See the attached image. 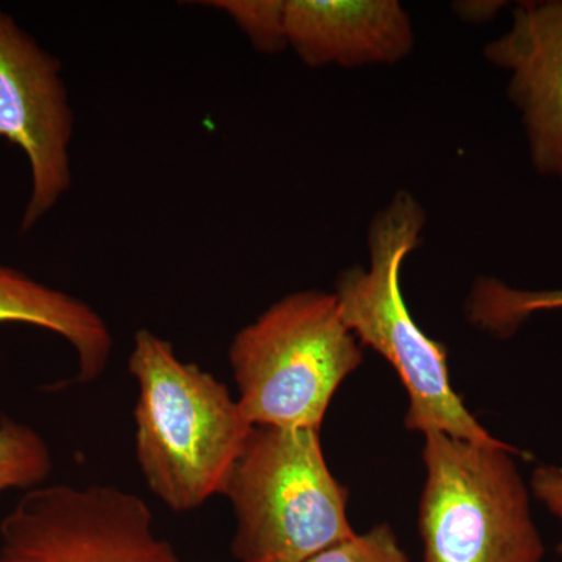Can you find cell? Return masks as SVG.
Returning a JSON list of instances; mask_svg holds the SVG:
<instances>
[{
  "label": "cell",
  "instance_id": "obj_16",
  "mask_svg": "<svg viewBox=\"0 0 562 562\" xmlns=\"http://www.w3.org/2000/svg\"><path fill=\"white\" fill-rule=\"evenodd\" d=\"M506 5L508 2H502V0H471V2H454L452 10L461 21L484 24L494 20Z\"/></svg>",
  "mask_w": 562,
  "mask_h": 562
},
{
  "label": "cell",
  "instance_id": "obj_3",
  "mask_svg": "<svg viewBox=\"0 0 562 562\" xmlns=\"http://www.w3.org/2000/svg\"><path fill=\"white\" fill-rule=\"evenodd\" d=\"M238 403L254 427L321 430L333 395L362 362L333 292L284 295L228 350Z\"/></svg>",
  "mask_w": 562,
  "mask_h": 562
},
{
  "label": "cell",
  "instance_id": "obj_6",
  "mask_svg": "<svg viewBox=\"0 0 562 562\" xmlns=\"http://www.w3.org/2000/svg\"><path fill=\"white\" fill-rule=\"evenodd\" d=\"M154 513L110 484L33 487L0 522V562H181Z\"/></svg>",
  "mask_w": 562,
  "mask_h": 562
},
{
  "label": "cell",
  "instance_id": "obj_8",
  "mask_svg": "<svg viewBox=\"0 0 562 562\" xmlns=\"http://www.w3.org/2000/svg\"><path fill=\"white\" fill-rule=\"evenodd\" d=\"M509 74L508 98L522 117L535 171L562 181V0H524L513 24L483 49Z\"/></svg>",
  "mask_w": 562,
  "mask_h": 562
},
{
  "label": "cell",
  "instance_id": "obj_9",
  "mask_svg": "<svg viewBox=\"0 0 562 562\" xmlns=\"http://www.w3.org/2000/svg\"><path fill=\"white\" fill-rule=\"evenodd\" d=\"M288 47L312 69L397 65L416 46L397 0H286Z\"/></svg>",
  "mask_w": 562,
  "mask_h": 562
},
{
  "label": "cell",
  "instance_id": "obj_2",
  "mask_svg": "<svg viewBox=\"0 0 562 562\" xmlns=\"http://www.w3.org/2000/svg\"><path fill=\"white\" fill-rule=\"evenodd\" d=\"M427 211L409 191H397L376 211L368 231L369 266L344 269L335 281L339 313L361 346L382 355L408 392L405 424L473 442L497 439L469 413L450 383L447 349L414 321L403 299L401 273L420 243Z\"/></svg>",
  "mask_w": 562,
  "mask_h": 562
},
{
  "label": "cell",
  "instance_id": "obj_13",
  "mask_svg": "<svg viewBox=\"0 0 562 562\" xmlns=\"http://www.w3.org/2000/svg\"><path fill=\"white\" fill-rule=\"evenodd\" d=\"M306 562H409L392 528L376 525L371 530L336 543Z\"/></svg>",
  "mask_w": 562,
  "mask_h": 562
},
{
  "label": "cell",
  "instance_id": "obj_12",
  "mask_svg": "<svg viewBox=\"0 0 562 562\" xmlns=\"http://www.w3.org/2000/svg\"><path fill=\"white\" fill-rule=\"evenodd\" d=\"M202 5L227 14L258 52L288 49L286 0H211Z\"/></svg>",
  "mask_w": 562,
  "mask_h": 562
},
{
  "label": "cell",
  "instance_id": "obj_4",
  "mask_svg": "<svg viewBox=\"0 0 562 562\" xmlns=\"http://www.w3.org/2000/svg\"><path fill=\"white\" fill-rule=\"evenodd\" d=\"M222 495L239 562H306L355 535L316 430L254 427Z\"/></svg>",
  "mask_w": 562,
  "mask_h": 562
},
{
  "label": "cell",
  "instance_id": "obj_15",
  "mask_svg": "<svg viewBox=\"0 0 562 562\" xmlns=\"http://www.w3.org/2000/svg\"><path fill=\"white\" fill-rule=\"evenodd\" d=\"M531 490L558 517L562 520V468L558 465H542L532 473ZM558 552L562 554V541L558 546Z\"/></svg>",
  "mask_w": 562,
  "mask_h": 562
},
{
  "label": "cell",
  "instance_id": "obj_7",
  "mask_svg": "<svg viewBox=\"0 0 562 562\" xmlns=\"http://www.w3.org/2000/svg\"><path fill=\"white\" fill-rule=\"evenodd\" d=\"M74 122L60 60L0 10V136L24 151L32 173L22 235L70 190Z\"/></svg>",
  "mask_w": 562,
  "mask_h": 562
},
{
  "label": "cell",
  "instance_id": "obj_5",
  "mask_svg": "<svg viewBox=\"0 0 562 562\" xmlns=\"http://www.w3.org/2000/svg\"><path fill=\"white\" fill-rule=\"evenodd\" d=\"M514 453L498 439L425 432L422 562H542L541 535Z\"/></svg>",
  "mask_w": 562,
  "mask_h": 562
},
{
  "label": "cell",
  "instance_id": "obj_1",
  "mask_svg": "<svg viewBox=\"0 0 562 562\" xmlns=\"http://www.w3.org/2000/svg\"><path fill=\"white\" fill-rule=\"evenodd\" d=\"M135 453L147 487L177 513L222 495L254 425L213 373L180 360L151 330L133 336Z\"/></svg>",
  "mask_w": 562,
  "mask_h": 562
},
{
  "label": "cell",
  "instance_id": "obj_10",
  "mask_svg": "<svg viewBox=\"0 0 562 562\" xmlns=\"http://www.w3.org/2000/svg\"><path fill=\"white\" fill-rule=\"evenodd\" d=\"M0 324H27L60 336L76 351L81 383L94 382L109 366L113 335L101 314L9 266H0Z\"/></svg>",
  "mask_w": 562,
  "mask_h": 562
},
{
  "label": "cell",
  "instance_id": "obj_11",
  "mask_svg": "<svg viewBox=\"0 0 562 562\" xmlns=\"http://www.w3.org/2000/svg\"><path fill=\"white\" fill-rule=\"evenodd\" d=\"M50 472V449L43 436L21 422L0 420V492L31 491Z\"/></svg>",
  "mask_w": 562,
  "mask_h": 562
},
{
  "label": "cell",
  "instance_id": "obj_14",
  "mask_svg": "<svg viewBox=\"0 0 562 562\" xmlns=\"http://www.w3.org/2000/svg\"><path fill=\"white\" fill-rule=\"evenodd\" d=\"M543 310H562V291L522 292L497 283L492 286L487 297V317L505 335L512 333L525 317Z\"/></svg>",
  "mask_w": 562,
  "mask_h": 562
}]
</instances>
